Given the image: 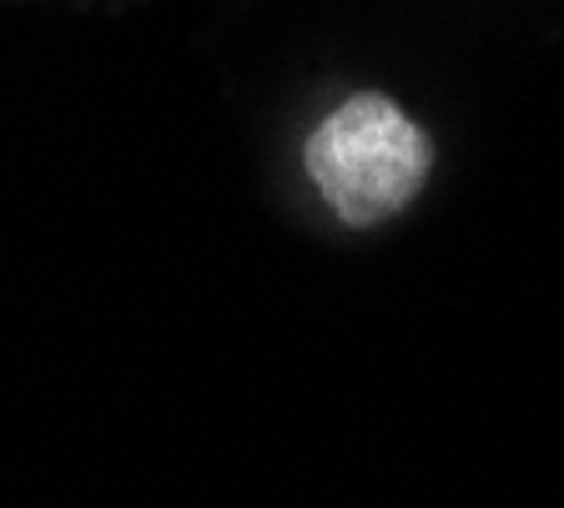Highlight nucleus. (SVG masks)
Returning a JSON list of instances; mask_svg holds the SVG:
<instances>
[{
	"label": "nucleus",
	"mask_w": 564,
	"mask_h": 508,
	"mask_svg": "<svg viewBox=\"0 0 564 508\" xmlns=\"http://www.w3.org/2000/svg\"><path fill=\"white\" fill-rule=\"evenodd\" d=\"M303 172L343 227H378L423 191L434 142L393 96L352 91L307 131Z\"/></svg>",
	"instance_id": "obj_1"
}]
</instances>
